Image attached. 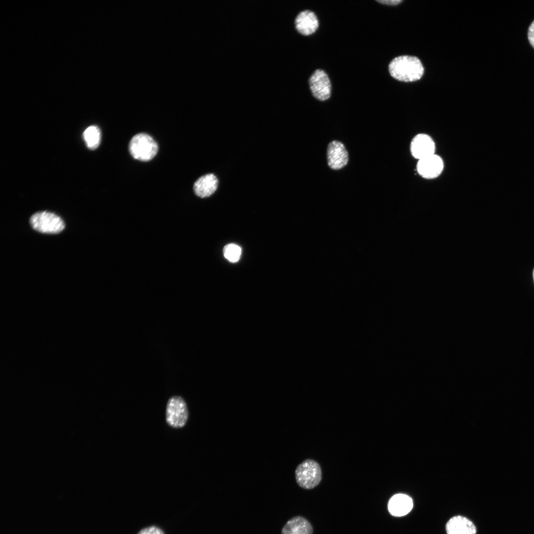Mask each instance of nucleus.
Here are the masks:
<instances>
[{
	"label": "nucleus",
	"instance_id": "19",
	"mask_svg": "<svg viewBox=\"0 0 534 534\" xmlns=\"http://www.w3.org/2000/svg\"><path fill=\"white\" fill-rule=\"evenodd\" d=\"M377 2L388 5H397L402 1V0H377Z\"/></svg>",
	"mask_w": 534,
	"mask_h": 534
},
{
	"label": "nucleus",
	"instance_id": "17",
	"mask_svg": "<svg viewBox=\"0 0 534 534\" xmlns=\"http://www.w3.org/2000/svg\"><path fill=\"white\" fill-rule=\"evenodd\" d=\"M138 534H164V533L160 528L152 526L141 530Z\"/></svg>",
	"mask_w": 534,
	"mask_h": 534
},
{
	"label": "nucleus",
	"instance_id": "15",
	"mask_svg": "<svg viewBox=\"0 0 534 534\" xmlns=\"http://www.w3.org/2000/svg\"><path fill=\"white\" fill-rule=\"evenodd\" d=\"M83 137L87 147L90 149H95L99 146L100 142V129L96 126H89L84 131Z\"/></svg>",
	"mask_w": 534,
	"mask_h": 534
},
{
	"label": "nucleus",
	"instance_id": "16",
	"mask_svg": "<svg viewBox=\"0 0 534 534\" xmlns=\"http://www.w3.org/2000/svg\"><path fill=\"white\" fill-rule=\"evenodd\" d=\"M241 248L238 245L230 243L226 245L223 249V254L225 259L231 263L237 262L241 257Z\"/></svg>",
	"mask_w": 534,
	"mask_h": 534
},
{
	"label": "nucleus",
	"instance_id": "4",
	"mask_svg": "<svg viewBox=\"0 0 534 534\" xmlns=\"http://www.w3.org/2000/svg\"><path fill=\"white\" fill-rule=\"evenodd\" d=\"M188 415L187 404L182 398L175 396L169 399L166 410V421L169 426L175 429L183 427Z\"/></svg>",
	"mask_w": 534,
	"mask_h": 534
},
{
	"label": "nucleus",
	"instance_id": "12",
	"mask_svg": "<svg viewBox=\"0 0 534 534\" xmlns=\"http://www.w3.org/2000/svg\"><path fill=\"white\" fill-rule=\"evenodd\" d=\"M218 180L215 175L208 174L200 177L194 183L195 194L201 198L211 196L217 190Z\"/></svg>",
	"mask_w": 534,
	"mask_h": 534
},
{
	"label": "nucleus",
	"instance_id": "2",
	"mask_svg": "<svg viewBox=\"0 0 534 534\" xmlns=\"http://www.w3.org/2000/svg\"><path fill=\"white\" fill-rule=\"evenodd\" d=\"M158 150V145L148 134L140 133L134 135L129 144V151L135 159L148 161L153 158Z\"/></svg>",
	"mask_w": 534,
	"mask_h": 534
},
{
	"label": "nucleus",
	"instance_id": "14",
	"mask_svg": "<svg viewBox=\"0 0 534 534\" xmlns=\"http://www.w3.org/2000/svg\"><path fill=\"white\" fill-rule=\"evenodd\" d=\"M311 523L302 516L294 517L287 522L281 531V534H312Z\"/></svg>",
	"mask_w": 534,
	"mask_h": 534
},
{
	"label": "nucleus",
	"instance_id": "10",
	"mask_svg": "<svg viewBox=\"0 0 534 534\" xmlns=\"http://www.w3.org/2000/svg\"><path fill=\"white\" fill-rule=\"evenodd\" d=\"M295 26L300 34L308 36L316 31L318 27L319 22L313 12L305 10L297 15L295 19Z\"/></svg>",
	"mask_w": 534,
	"mask_h": 534
},
{
	"label": "nucleus",
	"instance_id": "9",
	"mask_svg": "<svg viewBox=\"0 0 534 534\" xmlns=\"http://www.w3.org/2000/svg\"><path fill=\"white\" fill-rule=\"evenodd\" d=\"M328 165L333 170H340L344 167L349 161L348 151L344 145L338 140H333L327 149Z\"/></svg>",
	"mask_w": 534,
	"mask_h": 534
},
{
	"label": "nucleus",
	"instance_id": "6",
	"mask_svg": "<svg viewBox=\"0 0 534 534\" xmlns=\"http://www.w3.org/2000/svg\"><path fill=\"white\" fill-rule=\"evenodd\" d=\"M416 171L423 178L432 179L439 177L444 169V162L442 158L434 154L417 160Z\"/></svg>",
	"mask_w": 534,
	"mask_h": 534
},
{
	"label": "nucleus",
	"instance_id": "1",
	"mask_svg": "<svg viewBox=\"0 0 534 534\" xmlns=\"http://www.w3.org/2000/svg\"><path fill=\"white\" fill-rule=\"evenodd\" d=\"M391 76L401 82H412L421 78L424 68L415 56L401 55L393 59L389 65Z\"/></svg>",
	"mask_w": 534,
	"mask_h": 534
},
{
	"label": "nucleus",
	"instance_id": "8",
	"mask_svg": "<svg viewBox=\"0 0 534 534\" xmlns=\"http://www.w3.org/2000/svg\"><path fill=\"white\" fill-rule=\"evenodd\" d=\"M409 149L411 156L419 160L435 154L436 143L429 134L419 133L411 139Z\"/></svg>",
	"mask_w": 534,
	"mask_h": 534
},
{
	"label": "nucleus",
	"instance_id": "7",
	"mask_svg": "<svg viewBox=\"0 0 534 534\" xmlns=\"http://www.w3.org/2000/svg\"><path fill=\"white\" fill-rule=\"evenodd\" d=\"M309 83L312 93L315 98L324 101L330 98L331 82L327 74L323 70H316L310 77Z\"/></svg>",
	"mask_w": 534,
	"mask_h": 534
},
{
	"label": "nucleus",
	"instance_id": "20",
	"mask_svg": "<svg viewBox=\"0 0 534 534\" xmlns=\"http://www.w3.org/2000/svg\"><path fill=\"white\" fill-rule=\"evenodd\" d=\"M533 278H534V270H533Z\"/></svg>",
	"mask_w": 534,
	"mask_h": 534
},
{
	"label": "nucleus",
	"instance_id": "11",
	"mask_svg": "<svg viewBox=\"0 0 534 534\" xmlns=\"http://www.w3.org/2000/svg\"><path fill=\"white\" fill-rule=\"evenodd\" d=\"M413 507V501L408 495L398 493L393 495L389 500L388 509L390 513L396 517L407 514Z\"/></svg>",
	"mask_w": 534,
	"mask_h": 534
},
{
	"label": "nucleus",
	"instance_id": "13",
	"mask_svg": "<svg viewBox=\"0 0 534 534\" xmlns=\"http://www.w3.org/2000/svg\"><path fill=\"white\" fill-rule=\"evenodd\" d=\"M447 534H476V528L468 519L462 516L450 518L446 524Z\"/></svg>",
	"mask_w": 534,
	"mask_h": 534
},
{
	"label": "nucleus",
	"instance_id": "18",
	"mask_svg": "<svg viewBox=\"0 0 534 534\" xmlns=\"http://www.w3.org/2000/svg\"><path fill=\"white\" fill-rule=\"evenodd\" d=\"M528 37L530 44L534 48V21L529 27Z\"/></svg>",
	"mask_w": 534,
	"mask_h": 534
},
{
	"label": "nucleus",
	"instance_id": "5",
	"mask_svg": "<svg viewBox=\"0 0 534 534\" xmlns=\"http://www.w3.org/2000/svg\"><path fill=\"white\" fill-rule=\"evenodd\" d=\"M30 223L34 229L44 233H58L65 227L64 221L60 217L48 211L34 214L30 219Z\"/></svg>",
	"mask_w": 534,
	"mask_h": 534
},
{
	"label": "nucleus",
	"instance_id": "3",
	"mask_svg": "<svg viewBox=\"0 0 534 534\" xmlns=\"http://www.w3.org/2000/svg\"><path fill=\"white\" fill-rule=\"evenodd\" d=\"M295 478L300 487L312 489L316 487L321 480L320 467L314 460H305L297 467Z\"/></svg>",
	"mask_w": 534,
	"mask_h": 534
}]
</instances>
